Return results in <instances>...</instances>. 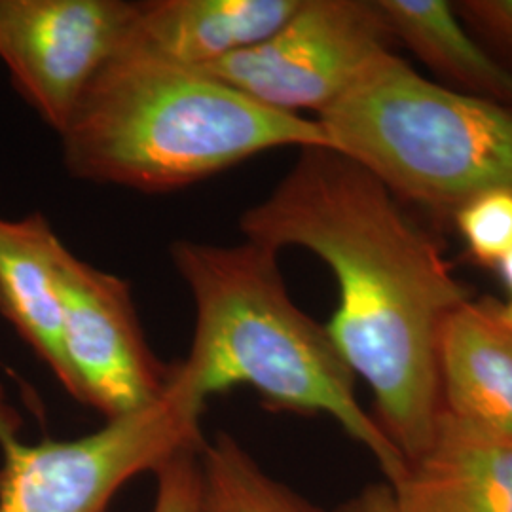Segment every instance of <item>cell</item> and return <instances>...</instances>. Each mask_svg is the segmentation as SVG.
Here are the masks:
<instances>
[{"label": "cell", "mask_w": 512, "mask_h": 512, "mask_svg": "<svg viewBox=\"0 0 512 512\" xmlns=\"http://www.w3.org/2000/svg\"><path fill=\"white\" fill-rule=\"evenodd\" d=\"M247 241L319 256L338 285L325 329L368 385L378 425L406 461L439 420V332L473 296L437 234L361 165L329 147L300 148L274 190L239 219Z\"/></svg>", "instance_id": "6da1fadb"}, {"label": "cell", "mask_w": 512, "mask_h": 512, "mask_svg": "<svg viewBox=\"0 0 512 512\" xmlns=\"http://www.w3.org/2000/svg\"><path fill=\"white\" fill-rule=\"evenodd\" d=\"M277 255L247 239L238 245L188 239L171 245L173 266L196 306L192 348L175 365L177 374L203 403L249 385L268 408L327 414L365 446L393 484L406 459L359 404L355 374L329 330L294 304Z\"/></svg>", "instance_id": "7a4b0ae2"}, {"label": "cell", "mask_w": 512, "mask_h": 512, "mask_svg": "<svg viewBox=\"0 0 512 512\" xmlns=\"http://www.w3.org/2000/svg\"><path fill=\"white\" fill-rule=\"evenodd\" d=\"M59 137L76 179L145 194L183 190L274 148L329 147L317 118L270 109L198 69L124 48Z\"/></svg>", "instance_id": "3957f363"}, {"label": "cell", "mask_w": 512, "mask_h": 512, "mask_svg": "<svg viewBox=\"0 0 512 512\" xmlns=\"http://www.w3.org/2000/svg\"><path fill=\"white\" fill-rule=\"evenodd\" d=\"M317 122L329 148L437 224L478 194L512 190V109L429 80L393 50Z\"/></svg>", "instance_id": "277c9868"}, {"label": "cell", "mask_w": 512, "mask_h": 512, "mask_svg": "<svg viewBox=\"0 0 512 512\" xmlns=\"http://www.w3.org/2000/svg\"><path fill=\"white\" fill-rule=\"evenodd\" d=\"M203 403L171 366L164 395L90 435L19 442L0 416V512H107L131 478L205 446Z\"/></svg>", "instance_id": "5b68a950"}, {"label": "cell", "mask_w": 512, "mask_h": 512, "mask_svg": "<svg viewBox=\"0 0 512 512\" xmlns=\"http://www.w3.org/2000/svg\"><path fill=\"white\" fill-rule=\"evenodd\" d=\"M393 44L378 0H302L272 37L198 71L270 109L321 114Z\"/></svg>", "instance_id": "8992f818"}, {"label": "cell", "mask_w": 512, "mask_h": 512, "mask_svg": "<svg viewBox=\"0 0 512 512\" xmlns=\"http://www.w3.org/2000/svg\"><path fill=\"white\" fill-rule=\"evenodd\" d=\"M139 2L0 0V61L57 135L120 52Z\"/></svg>", "instance_id": "52a82bcc"}, {"label": "cell", "mask_w": 512, "mask_h": 512, "mask_svg": "<svg viewBox=\"0 0 512 512\" xmlns=\"http://www.w3.org/2000/svg\"><path fill=\"white\" fill-rule=\"evenodd\" d=\"M63 346L73 399L114 420L156 403L171 366L156 359L141 329L128 281L80 260L59 258Z\"/></svg>", "instance_id": "ba28073f"}, {"label": "cell", "mask_w": 512, "mask_h": 512, "mask_svg": "<svg viewBox=\"0 0 512 512\" xmlns=\"http://www.w3.org/2000/svg\"><path fill=\"white\" fill-rule=\"evenodd\" d=\"M387 486L395 512H512V435L440 410L425 450Z\"/></svg>", "instance_id": "9c48e42d"}, {"label": "cell", "mask_w": 512, "mask_h": 512, "mask_svg": "<svg viewBox=\"0 0 512 512\" xmlns=\"http://www.w3.org/2000/svg\"><path fill=\"white\" fill-rule=\"evenodd\" d=\"M300 6L302 0L139 2L122 48L188 69H205L272 37Z\"/></svg>", "instance_id": "30bf717a"}, {"label": "cell", "mask_w": 512, "mask_h": 512, "mask_svg": "<svg viewBox=\"0 0 512 512\" xmlns=\"http://www.w3.org/2000/svg\"><path fill=\"white\" fill-rule=\"evenodd\" d=\"M442 410L512 435V308L471 296L439 332Z\"/></svg>", "instance_id": "8fae6325"}, {"label": "cell", "mask_w": 512, "mask_h": 512, "mask_svg": "<svg viewBox=\"0 0 512 512\" xmlns=\"http://www.w3.org/2000/svg\"><path fill=\"white\" fill-rule=\"evenodd\" d=\"M63 251V241L42 213L23 219L0 217V315L73 397V376L63 346Z\"/></svg>", "instance_id": "7c38bea8"}, {"label": "cell", "mask_w": 512, "mask_h": 512, "mask_svg": "<svg viewBox=\"0 0 512 512\" xmlns=\"http://www.w3.org/2000/svg\"><path fill=\"white\" fill-rule=\"evenodd\" d=\"M395 38L439 84L512 109V73L465 27L452 2L378 0Z\"/></svg>", "instance_id": "4fadbf2b"}, {"label": "cell", "mask_w": 512, "mask_h": 512, "mask_svg": "<svg viewBox=\"0 0 512 512\" xmlns=\"http://www.w3.org/2000/svg\"><path fill=\"white\" fill-rule=\"evenodd\" d=\"M200 465L205 512H321L274 480L226 433L205 442Z\"/></svg>", "instance_id": "5bb4252c"}, {"label": "cell", "mask_w": 512, "mask_h": 512, "mask_svg": "<svg viewBox=\"0 0 512 512\" xmlns=\"http://www.w3.org/2000/svg\"><path fill=\"white\" fill-rule=\"evenodd\" d=\"M467 258L495 270L512 251V190H490L465 203L452 220Z\"/></svg>", "instance_id": "9a60e30c"}, {"label": "cell", "mask_w": 512, "mask_h": 512, "mask_svg": "<svg viewBox=\"0 0 512 512\" xmlns=\"http://www.w3.org/2000/svg\"><path fill=\"white\" fill-rule=\"evenodd\" d=\"M202 450H186L156 471V501L152 512H205Z\"/></svg>", "instance_id": "2e32d148"}, {"label": "cell", "mask_w": 512, "mask_h": 512, "mask_svg": "<svg viewBox=\"0 0 512 512\" xmlns=\"http://www.w3.org/2000/svg\"><path fill=\"white\" fill-rule=\"evenodd\" d=\"M459 19L512 73V0H461Z\"/></svg>", "instance_id": "e0dca14e"}, {"label": "cell", "mask_w": 512, "mask_h": 512, "mask_svg": "<svg viewBox=\"0 0 512 512\" xmlns=\"http://www.w3.org/2000/svg\"><path fill=\"white\" fill-rule=\"evenodd\" d=\"M338 512H395L391 490L387 484L370 486L365 492L349 499Z\"/></svg>", "instance_id": "ac0fdd59"}, {"label": "cell", "mask_w": 512, "mask_h": 512, "mask_svg": "<svg viewBox=\"0 0 512 512\" xmlns=\"http://www.w3.org/2000/svg\"><path fill=\"white\" fill-rule=\"evenodd\" d=\"M495 274L499 275L505 291H507V306L512 308V251L501 258V262L495 266Z\"/></svg>", "instance_id": "d6986e66"}]
</instances>
